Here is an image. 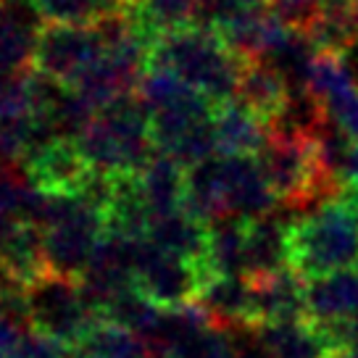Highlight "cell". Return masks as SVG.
<instances>
[{
  "mask_svg": "<svg viewBox=\"0 0 358 358\" xmlns=\"http://www.w3.org/2000/svg\"><path fill=\"white\" fill-rule=\"evenodd\" d=\"M213 182L222 201L224 216L258 219L277 208V195L258 156H216L211 158Z\"/></svg>",
  "mask_w": 358,
  "mask_h": 358,
  "instance_id": "obj_8",
  "label": "cell"
},
{
  "mask_svg": "<svg viewBox=\"0 0 358 358\" xmlns=\"http://www.w3.org/2000/svg\"><path fill=\"white\" fill-rule=\"evenodd\" d=\"M198 8L201 0H134L137 19L158 34L195 24Z\"/></svg>",
  "mask_w": 358,
  "mask_h": 358,
  "instance_id": "obj_21",
  "label": "cell"
},
{
  "mask_svg": "<svg viewBox=\"0 0 358 358\" xmlns=\"http://www.w3.org/2000/svg\"><path fill=\"white\" fill-rule=\"evenodd\" d=\"M287 227L290 224L274 219L271 213L248 219L245 240V277L268 274L282 266H290L287 261Z\"/></svg>",
  "mask_w": 358,
  "mask_h": 358,
  "instance_id": "obj_19",
  "label": "cell"
},
{
  "mask_svg": "<svg viewBox=\"0 0 358 358\" xmlns=\"http://www.w3.org/2000/svg\"><path fill=\"white\" fill-rule=\"evenodd\" d=\"M245 240L248 219L243 216H227L208 227L206 271L211 280L219 274H243L245 277Z\"/></svg>",
  "mask_w": 358,
  "mask_h": 358,
  "instance_id": "obj_20",
  "label": "cell"
},
{
  "mask_svg": "<svg viewBox=\"0 0 358 358\" xmlns=\"http://www.w3.org/2000/svg\"><path fill=\"white\" fill-rule=\"evenodd\" d=\"M287 261L303 280L358 264V211L343 198H335L290 222Z\"/></svg>",
  "mask_w": 358,
  "mask_h": 358,
  "instance_id": "obj_3",
  "label": "cell"
},
{
  "mask_svg": "<svg viewBox=\"0 0 358 358\" xmlns=\"http://www.w3.org/2000/svg\"><path fill=\"white\" fill-rule=\"evenodd\" d=\"M306 308L319 324L358 319V274L340 268L316 280H306Z\"/></svg>",
  "mask_w": 358,
  "mask_h": 358,
  "instance_id": "obj_16",
  "label": "cell"
},
{
  "mask_svg": "<svg viewBox=\"0 0 358 358\" xmlns=\"http://www.w3.org/2000/svg\"><path fill=\"white\" fill-rule=\"evenodd\" d=\"M150 353L153 348L140 332L106 316L69 345V358H148Z\"/></svg>",
  "mask_w": 358,
  "mask_h": 358,
  "instance_id": "obj_18",
  "label": "cell"
},
{
  "mask_svg": "<svg viewBox=\"0 0 358 358\" xmlns=\"http://www.w3.org/2000/svg\"><path fill=\"white\" fill-rule=\"evenodd\" d=\"M340 174H343L345 185H356L358 187V140L345 145V153L340 161Z\"/></svg>",
  "mask_w": 358,
  "mask_h": 358,
  "instance_id": "obj_25",
  "label": "cell"
},
{
  "mask_svg": "<svg viewBox=\"0 0 358 358\" xmlns=\"http://www.w3.org/2000/svg\"><path fill=\"white\" fill-rule=\"evenodd\" d=\"M243 3H266V0H243Z\"/></svg>",
  "mask_w": 358,
  "mask_h": 358,
  "instance_id": "obj_27",
  "label": "cell"
},
{
  "mask_svg": "<svg viewBox=\"0 0 358 358\" xmlns=\"http://www.w3.org/2000/svg\"><path fill=\"white\" fill-rule=\"evenodd\" d=\"M148 237L161 245L164 250H171L177 256H185L195 261L206 271V253H208V224L201 222L187 206L177 211L156 213L148 222ZM208 277V271H206ZM211 280V277H208Z\"/></svg>",
  "mask_w": 358,
  "mask_h": 358,
  "instance_id": "obj_15",
  "label": "cell"
},
{
  "mask_svg": "<svg viewBox=\"0 0 358 358\" xmlns=\"http://www.w3.org/2000/svg\"><path fill=\"white\" fill-rule=\"evenodd\" d=\"M132 282L134 290L161 308H179L201 298L208 277L195 261L164 250L145 235L134 240Z\"/></svg>",
  "mask_w": 358,
  "mask_h": 358,
  "instance_id": "obj_6",
  "label": "cell"
},
{
  "mask_svg": "<svg viewBox=\"0 0 358 358\" xmlns=\"http://www.w3.org/2000/svg\"><path fill=\"white\" fill-rule=\"evenodd\" d=\"M79 150L90 169L106 177H137L156 156V140L150 129V111L127 95L98 111L77 134Z\"/></svg>",
  "mask_w": 358,
  "mask_h": 358,
  "instance_id": "obj_2",
  "label": "cell"
},
{
  "mask_svg": "<svg viewBox=\"0 0 358 358\" xmlns=\"http://www.w3.org/2000/svg\"><path fill=\"white\" fill-rule=\"evenodd\" d=\"M22 303L27 324L34 332L53 337L64 345L77 343L90 327L103 319L79 277L58 274L50 268L40 274L29 287H24Z\"/></svg>",
  "mask_w": 358,
  "mask_h": 358,
  "instance_id": "obj_5",
  "label": "cell"
},
{
  "mask_svg": "<svg viewBox=\"0 0 358 358\" xmlns=\"http://www.w3.org/2000/svg\"><path fill=\"white\" fill-rule=\"evenodd\" d=\"M106 50V40L95 24L45 22L37 37L32 69L45 79L69 87Z\"/></svg>",
  "mask_w": 358,
  "mask_h": 358,
  "instance_id": "obj_7",
  "label": "cell"
},
{
  "mask_svg": "<svg viewBox=\"0 0 358 358\" xmlns=\"http://www.w3.org/2000/svg\"><path fill=\"white\" fill-rule=\"evenodd\" d=\"M253 290V311L256 329L271 322H292L306 319V280L292 266H282L268 274L248 277Z\"/></svg>",
  "mask_w": 358,
  "mask_h": 358,
  "instance_id": "obj_11",
  "label": "cell"
},
{
  "mask_svg": "<svg viewBox=\"0 0 358 358\" xmlns=\"http://www.w3.org/2000/svg\"><path fill=\"white\" fill-rule=\"evenodd\" d=\"M198 301L211 313L213 324L227 332H253L256 311H253V290L250 280L243 274H219L206 282Z\"/></svg>",
  "mask_w": 358,
  "mask_h": 358,
  "instance_id": "obj_13",
  "label": "cell"
},
{
  "mask_svg": "<svg viewBox=\"0 0 358 358\" xmlns=\"http://www.w3.org/2000/svg\"><path fill=\"white\" fill-rule=\"evenodd\" d=\"M148 64L171 69L219 106L237 95L245 58L237 56L216 29L206 24H187L158 34Z\"/></svg>",
  "mask_w": 358,
  "mask_h": 358,
  "instance_id": "obj_1",
  "label": "cell"
},
{
  "mask_svg": "<svg viewBox=\"0 0 358 358\" xmlns=\"http://www.w3.org/2000/svg\"><path fill=\"white\" fill-rule=\"evenodd\" d=\"M350 19H353V27L358 32V0H350Z\"/></svg>",
  "mask_w": 358,
  "mask_h": 358,
  "instance_id": "obj_26",
  "label": "cell"
},
{
  "mask_svg": "<svg viewBox=\"0 0 358 358\" xmlns=\"http://www.w3.org/2000/svg\"><path fill=\"white\" fill-rule=\"evenodd\" d=\"M253 332L266 358H332L343 350L332 329L313 322L311 316L261 324Z\"/></svg>",
  "mask_w": 358,
  "mask_h": 358,
  "instance_id": "obj_10",
  "label": "cell"
},
{
  "mask_svg": "<svg viewBox=\"0 0 358 358\" xmlns=\"http://www.w3.org/2000/svg\"><path fill=\"white\" fill-rule=\"evenodd\" d=\"M45 22L56 24H95L103 19L95 0H34Z\"/></svg>",
  "mask_w": 358,
  "mask_h": 358,
  "instance_id": "obj_22",
  "label": "cell"
},
{
  "mask_svg": "<svg viewBox=\"0 0 358 358\" xmlns=\"http://www.w3.org/2000/svg\"><path fill=\"white\" fill-rule=\"evenodd\" d=\"M327 0H266L268 11L295 32H311L324 11Z\"/></svg>",
  "mask_w": 358,
  "mask_h": 358,
  "instance_id": "obj_24",
  "label": "cell"
},
{
  "mask_svg": "<svg viewBox=\"0 0 358 358\" xmlns=\"http://www.w3.org/2000/svg\"><path fill=\"white\" fill-rule=\"evenodd\" d=\"M213 134L219 156H261L271 137V124L232 98L216 106Z\"/></svg>",
  "mask_w": 358,
  "mask_h": 358,
  "instance_id": "obj_12",
  "label": "cell"
},
{
  "mask_svg": "<svg viewBox=\"0 0 358 358\" xmlns=\"http://www.w3.org/2000/svg\"><path fill=\"white\" fill-rule=\"evenodd\" d=\"M37 224L43 229L48 268L82 277L95 245L108 232V211L90 192L45 195Z\"/></svg>",
  "mask_w": 358,
  "mask_h": 358,
  "instance_id": "obj_4",
  "label": "cell"
},
{
  "mask_svg": "<svg viewBox=\"0 0 358 358\" xmlns=\"http://www.w3.org/2000/svg\"><path fill=\"white\" fill-rule=\"evenodd\" d=\"M134 182H137L140 198L145 203L148 216L177 211L185 206L187 166H182L177 158L164 150H156V156L148 161V166L134 177Z\"/></svg>",
  "mask_w": 358,
  "mask_h": 358,
  "instance_id": "obj_17",
  "label": "cell"
},
{
  "mask_svg": "<svg viewBox=\"0 0 358 358\" xmlns=\"http://www.w3.org/2000/svg\"><path fill=\"white\" fill-rule=\"evenodd\" d=\"M24 174L34 190L45 195H74L87 192L95 171L82 156L77 140L69 134H56L37 145L24 158Z\"/></svg>",
  "mask_w": 358,
  "mask_h": 358,
  "instance_id": "obj_9",
  "label": "cell"
},
{
  "mask_svg": "<svg viewBox=\"0 0 358 358\" xmlns=\"http://www.w3.org/2000/svg\"><path fill=\"white\" fill-rule=\"evenodd\" d=\"M0 164H3V156H0Z\"/></svg>",
  "mask_w": 358,
  "mask_h": 358,
  "instance_id": "obj_28",
  "label": "cell"
},
{
  "mask_svg": "<svg viewBox=\"0 0 358 358\" xmlns=\"http://www.w3.org/2000/svg\"><path fill=\"white\" fill-rule=\"evenodd\" d=\"M324 111L329 116L332 127H337V132L345 137L348 143L358 140V85H348L340 92H335L332 98H327Z\"/></svg>",
  "mask_w": 358,
  "mask_h": 358,
  "instance_id": "obj_23",
  "label": "cell"
},
{
  "mask_svg": "<svg viewBox=\"0 0 358 358\" xmlns=\"http://www.w3.org/2000/svg\"><path fill=\"white\" fill-rule=\"evenodd\" d=\"M290 79L268 61H245L243 77L237 85V101L258 113L264 122L277 124L282 113L287 111L292 98Z\"/></svg>",
  "mask_w": 358,
  "mask_h": 358,
  "instance_id": "obj_14",
  "label": "cell"
}]
</instances>
